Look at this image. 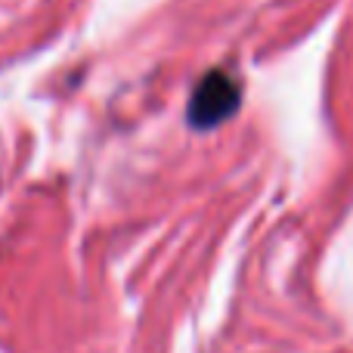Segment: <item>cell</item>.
<instances>
[{
    "instance_id": "6da1fadb",
    "label": "cell",
    "mask_w": 353,
    "mask_h": 353,
    "mask_svg": "<svg viewBox=\"0 0 353 353\" xmlns=\"http://www.w3.org/2000/svg\"><path fill=\"white\" fill-rule=\"evenodd\" d=\"M239 105V84L236 78H230L226 72H211L199 81L189 103V124L195 128H214L217 121H223L226 115H232Z\"/></svg>"
}]
</instances>
